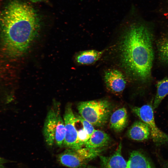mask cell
I'll return each instance as SVG.
<instances>
[{
  "instance_id": "obj_1",
  "label": "cell",
  "mask_w": 168,
  "mask_h": 168,
  "mask_svg": "<svg viewBox=\"0 0 168 168\" xmlns=\"http://www.w3.org/2000/svg\"><path fill=\"white\" fill-rule=\"evenodd\" d=\"M40 26L38 15L31 6L17 0L10 2L0 14L3 53L13 58L23 55L36 37Z\"/></svg>"
},
{
  "instance_id": "obj_2",
  "label": "cell",
  "mask_w": 168,
  "mask_h": 168,
  "mask_svg": "<svg viewBox=\"0 0 168 168\" xmlns=\"http://www.w3.org/2000/svg\"><path fill=\"white\" fill-rule=\"evenodd\" d=\"M152 37L145 25L133 23L125 31L119 47L123 68L130 76L143 82L151 78L154 58Z\"/></svg>"
},
{
  "instance_id": "obj_3",
  "label": "cell",
  "mask_w": 168,
  "mask_h": 168,
  "mask_svg": "<svg viewBox=\"0 0 168 168\" xmlns=\"http://www.w3.org/2000/svg\"><path fill=\"white\" fill-rule=\"evenodd\" d=\"M60 104L54 102L46 117L43 127V135L47 144H55L59 147L63 144L65 129L63 119L60 113Z\"/></svg>"
},
{
  "instance_id": "obj_4",
  "label": "cell",
  "mask_w": 168,
  "mask_h": 168,
  "mask_svg": "<svg viewBox=\"0 0 168 168\" xmlns=\"http://www.w3.org/2000/svg\"><path fill=\"white\" fill-rule=\"evenodd\" d=\"M111 108L110 103L104 100L82 101L77 105L80 115L97 126L103 125L107 122Z\"/></svg>"
},
{
  "instance_id": "obj_5",
  "label": "cell",
  "mask_w": 168,
  "mask_h": 168,
  "mask_svg": "<svg viewBox=\"0 0 168 168\" xmlns=\"http://www.w3.org/2000/svg\"><path fill=\"white\" fill-rule=\"evenodd\" d=\"M103 149L86 147L66 150L58 156V160L62 165L70 168H81L89 161L98 156Z\"/></svg>"
},
{
  "instance_id": "obj_6",
  "label": "cell",
  "mask_w": 168,
  "mask_h": 168,
  "mask_svg": "<svg viewBox=\"0 0 168 168\" xmlns=\"http://www.w3.org/2000/svg\"><path fill=\"white\" fill-rule=\"evenodd\" d=\"M133 112L149 127L151 138L158 146L168 144V134L161 130L156 125L154 119L153 106L149 104L141 107H133Z\"/></svg>"
},
{
  "instance_id": "obj_7",
  "label": "cell",
  "mask_w": 168,
  "mask_h": 168,
  "mask_svg": "<svg viewBox=\"0 0 168 168\" xmlns=\"http://www.w3.org/2000/svg\"><path fill=\"white\" fill-rule=\"evenodd\" d=\"M63 119L65 134L63 145L68 148H77V131L76 124L77 119L73 114L70 103L66 106Z\"/></svg>"
},
{
  "instance_id": "obj_8",
  "label": "cell",
  "mask_w": 168,
  "mask_h": 168,
  "mask_svg": "<svg viewBox=\"0 0 168 168\" xmlns=\"http://www.w3.org/2000/svg\"><path fill=\"white\" fill-rule=\"evenodd\" d=\"M104 77L106 88L113 93L120 94L125 89L126 79L120 70L115 69H108L105 72Z\"/></svg>"
},
{
  "instance_id": "obj_9",
  "label": "cell",
  "mask_w": 168,
  "mask_h": 168,
  "mask_svg": "<svg viewBox=\"0 0 168 168\" xmlns=\"http://www.w3.org/2000/svg\"><path fill=\"white\" fill-rule=\"evenodd\" d=\"M128 137L136 141H142L149 139L151 132L148 125L143 121H138L134 122L127 132Z\"/></svg>"
},
{
  "instance_id": "obj_10",
  "label": "cell",
  "mask_w": 168,
  "mask_h": 168,
  "mask_svg": "<svg viewBox=\"0 0 168 168\" xmlns=\"http://www.w3.org/2000/svg\"><path fill=\"white\" fill-rule=\"evenodd\" d=\"M121 142L114 153L109 157H103V168H128L127 162L122 155Z\"/></svg>"
},
{
  "instance_id": "obj_11",
  "label": "cell",
  "mask_w": 168,
  "mask_h": 168,
  "mask_svg": "<svg viewBox=\"0 0 168 168\" xmlns=\"http://www.w3.org/2000/svg\"><path fill=\"white\" fill-rule=\"evenodd\" d=\"M128 118L127 111L125 108L118 109L112 114L110 117V128L117 132L122 131L127 124Z\"/></svg>"
},
{
  "instance_id": "obj_12",
  "label": "cell",
  "mask_w": 168,
  "mask_h": 168,
  "mask_svg": "<svg viewBox=\"0 0 168 168\" xmlns=\"http://www.w3.org/2000/svg\"><path fill=\"white\" fill-rule=\"evenodd\" d=\"M110 139L106 133L101 130H95L84 146L88 148H101L108 144Z\"/></svg>"
},
{
  "instance_id": "obj_13",
  "label": "cell",
  "mask_w": 168,
  "mask_h": 168,
  "mask_svg": "<svg viewBox=\"0 0 168 168\" xmlns=\"http://www.w3.org/2000/svg\"><path fill=\"white\" fill-rule=\"evenodd\" d=\"M105 51V50L99 51L92 49L81 51L76 55L75 60L80 64H91L100 58Z\"/></svg>"
},
{
  "instance_id": "obj_14",
  "label": "cell",
  "mask_w": 168,
  "mask_h": 168,
  "mask_svg": "<svg viewBox=\"0 0 168 168\" xmlns=\"http://www.w3.org/2000/svg\"><path fill=\"white\" fill-rule=\"evenodd\" d=\"M127 162L128 168H153L147 157L139 151L132 152Z\"/></svg>"
},
{
  "instance_id": "obj_15",
  "label": "cell",
  "mask_w": 168,
  "mask_h": 168,
  "mask_svg": "<svg viewBox=\"0 0 168 168\" xmlns=\"http://www.w3.org/2000/svg\"><path fill=\"white\" fill-rule=\"evenodd\" d=\"M156 86V93L153 105L154 109L158 107L162 100L168 94V77L158 81Z\"/></svg>"
},
{
  "instance_id": "obj_16",
  "label": "cell",
  "mask_w": 168,
  "mask_h": 168,
  "mask_svg": "<svg viewBox=\"0 0 168 168\" xmlns=\"http://www.w3.org/2000/svg\"><path fill=\"white\" fill-rule=\"evenodd\" d=\"M158 55L160 61L168 64V35L161 37L157 42Z\"/></svg>"
},
{
  "instance_id": "obj_17",
  "label": "cell",
  "mask_w": 168,
  "mask_h": 168,
  "mask_svg": "<svg viewBox=\"0 0 168 168\" xmlns=\"http://www.w3.org/2000/svg\"><path fill=\"white\" fill-rule=\"evenodd\" d=\"M77 148L82 147L88 140L90 136L83 128L77 130Z\"/></svg>"
},
{
  "instance_id": "obj_18",
  "label": "cell",
  "mask_w": 168,
  "mask_h": 168,
  "mask_svg": "<svg viewBox=\"0 0 168 168\" xmlns=\"http://www.w3.org/2000/svg\"><path fill=\"white\" fill-rule=\"evenodd\" d=\"M76 116L81 123L84 129L91 136L95 130L93 125L90 122L83 118L80 115H76Z\"/></svg>"
},
{
  "instance_id": "obj_19",
  "label": "cell",
  "mask_w": 168,
  "mask_h": 168,
  "mask_svg": "<svg viewBox=\"0 0 168 168\" xmlns=\"http://www.w3.org/2000/svg\"><path fill=\"white\" fill-rule=\"evenodd\" d=\"M162 168H168V162H165L163 164Z\"/></svg>"
},
{
  "instance_id": "obj_20",
  "label": "cell",
  "mask_w": 168,
  "mask_h": 168,
  "mask_svg": "<svg viewBox=\"0 0 168 168\" xmlns=\"http://www.w3.org/2000/svg\"><path fill=\"white\" fill-rule=\"evenodd\" d=\"M30 0V1L33 2H40L44 0Z\"/></svg>"
},
{
  "instance_id": "obj_21",
  "label": "cell",
  "mask_w": 168,
  "mask_h": 168,
  "mask_svg": "<svg viewBox=\"0 0 168 168\" xmlns=\"http://www.w3.org/2000/svg\"><path fill=\"white\" fill-rule=\"evenodd\" d=\"M4 161V160L2 158L0 157V163H2Z\"/></svg>"
},
{
  "instance_id": "obj_22",
  "label": "cell",
  "mask_w": 168,
  "mask_h": 168,
  "mask_svg": "<svg viewBox=\"0 0 168 168\" xmlns=\"http://www.w3.org/2000/svg\"><path fill=\"white\" fill-rule=\"evenodd\" d=\"M0 168H4V166L1 163H0Z\"/></svg>"
},
{
  "instance_id": "obj_23",
  "label": "cell",
  "mask_w": 168,
  "mask_h": 168,
  "mask_svg": "<svg viewBox=\"0 0 168 168\" xmlns=\"http://www.w3.org/2000/svg\"><path fill=\"white\" fill-rule=\"evenodd\" d=\"M95 168L91 167H88V168Z\"/></svg>"
}]
</instances>
